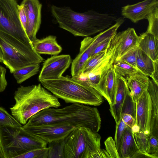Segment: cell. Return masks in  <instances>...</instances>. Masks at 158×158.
Segmentation results:
<instances>
[{"label":"cell","instance_id":"1","mask_svg":"<svg viewBox=\"0 0 158 158\" xmlns=\"http://www.w3.org/2000/svg\"><path fill=\"white\" fill-rule=\"evenodd\" d=\"M51 11L59 27L75 36L86 37L100 32L113 25L117 19L110 14L93 10L79 12L69 7L54 5L51 6Z\"/></svg>","mask_w":158,"mask_h":158},{"label":"cell","instance_id":"2","mask_svg":"<svg viewBox=\"0 0 158 158\" xmlns=\"http://www.w3.org/2000/svg\"><path fill=\"white\" fill-rule=\"evenodd\" d=\"M54 123L69 124L75 127H85L98 132L101 120L96 107L77 103L60 108L45 109L31 117L25 124L37 125Z\"/></svg>","mask_w":158,"mask_h":158},{"label":"cell","instance_id":"3","mask_svg":"<svg viewBox=\"0 0 158 158\" xmlns=\"http://www.w3.org/2000/svg\"><path fill=\"white\" fill-rule=\"evenodd\" d=\"M15 103L10 108L11 115L22 125L37 113L49 108L61 106L58 98L43 87L40 83L21 85L14 94Z\"/></svg>","mask_w":158,"mask_h":158},{"label":"cell","instance_id":"4","mask_svg":"<svg viewBox=\"0 0 158 158\" xmlns=\"http://www.w3.org/2000/svg\"><path fill=\"white\" fill-rule=\"evenodd\" d=\"M40 81L55 96L67 103L98 106L103 101L102 96L94 88L81 85L68 76Z\"/></svg>","mask_w":158,"mask_h":158},{"label":"cell","instance_id":"5","mask_svg":"<svg viewBox=\"0 0 158 158\" xmlns=\"http://www.w3.org/2000/svg\"><path fill=\"white\" fill-rule=\"evenodd\" d=\"M47 144L22 127L0 126V148L4 158H16L28 151L46 147Z\"/></svg>","mask_w":158,"mask_h":158},{"label":"cell","instance_id":"6","mask_svg":"<svg viewBox=\"0 0 158 158\" xmlns=\"http://www.w3.org/2000/svg\"><path fill=\"white\" fill-rule=\"evenodd\" d=\"M2 62L11 73L23 67L44 61L34 50L12 36L0 31Z\"/></svg>","mask_w":158,"mask_h":158},{"label":"cell","instance_id":"7","mask_svg":"<svg viewBox=\"0 0 158 158\" xmlns=\"http://www.w3.org/2000/svg\"><path fill=\"white\" fill-rule=\"evenodd\" d=\"M99 134L85 127L75 128L65 138L64 158H94L100 148Z\"/></svg>","mask_w":158,"mask_h":158},{"label":"cell","instance_id":"8","mask_svg":"<svg viewBox=\"0 0 158 158\" xmlns=\"http://www.w3.org/2000/svg\"><path fill=\"white\" fill-rule=\"evenodd\" d=\"M18 5L17 0H0V31L34 49L20 21Z\"/></svg>","mask_w":158,"mask_h":158},{"label":"cell","instance_id":"9","mask_svg":"<svg viewBox=\"0 0 158 158\" xmlns=\"http://www.w3.org/2000/svg\"><path fill=\"white\" fill-rule=\"evenodd\" d=\"M25 130L48 143L65 139L76 127L68 124L50 123L22 126Z\"/></svg>","mask_w":158,"mask_h":158},{"label":"cell","instance_id":"10","mask_svg":"<svg viewBox=\"0 0 158 158\" xmlns=\"http://www.w3.org/2000/svg\"><path fill=\"white\" fill-rule=\"evenodd\" d=\"M107 39V34L102 31L94 37H86L81 41L79 54L71 62L72 77L77 76L81 72L94 48L100 43Z\"/></svg>","mask_w":158,"mask_h":158},{"label":"cell","instance_id":"11","mask_svg":"<svg viewBox=\"0 0 158 158\" xmlns=\"http://www.w3.org/2000/svg\"><path fill=\"white\" fill-rule=\"evenodd\" d=\"M72 62L69 55H54L48 58L43 64L38 77L39 81L42 79H54L61 77Z\"/></svg>","mask_w":158,"mask_h":158},{"label":"cell","instance_id":"12","mask_svg":"<svg viewBox=\"0 0 158 158\" xmlns=\"http://www.w3.org/2000/svg\"><path fill=\"white\" fill-rule=\"evenodd\" d=\"M21 4L24 6L27 17L25 32L32 42L37 39L36 35L41 24L42 4L39 0H23Z\"/></svg>","mask_w":158,"mask_h":158},{"label":"cell","instance_id":"13","mask_svg":"<svg viewBox=\"0 0 158 158\" xmlns=\"http://www.w3.org/2000/svg\"><path fill=\"white\" fill-rule=\"evenodd\" d=\"M135 125L139 130L150 135L152 109V102L147 90L136 101Z\"/></svg>","mask_w":158,"mask_h":158},{"label":"cell","instance_id":"14","mask_svg":"<svg viewBox=\"0 0 158 158\" xmlns=\"http://www.w3.org/2000/svg\"><path fill=\"white\" fill-rule=\"evenodd\" d=\"M157 6L158 0H144L123 7L121 14L124 18L129 19L135 23L146 19L147 15Z\"/></svg>","mask_w":158,"mask_h":158},{"label":"cell","instance_id":"15","mask_svg":"<svg viewBox=\"0 0 158 158\" xmlns=\"http://www.w3.org/2000/svg\"><path fill=\"white\" fill-rule=\"evenodd\" d=\"M107 100L110 106L114 103L116 91V73L112 67L102 75L96 90Z\"/></svg>","mask_w":158,"mask_h":158},{"label":"cell","instance_id":"16","mask_svg":"<svg viewBox=\"0 0 158 158\" xmlns=\"http://www.w3.org/2000/svg\"><path fill=\"white\" fill-rule=\"evenodd\" d=\"M116 91L114 102L110 106V110L116 124L119 121L122 106L125 98L130 91L126 79L116 73Z\"/></svg>","mask_w":158,"mask_h":158},{"label":"cell","instance_id":"17","mask_svg":"<svg viewBox=\"0 0 158 158\" xmlns=\"http://www.w3.org/2000/svg\"><path fill=\"white\" fill-rule=\"evenodd\" d=\"M117 34L118 40L115 52V60L131 49L138 47L139 38L132 28H128Z\"/></svg>","mask_w":158,"mask_h":158},{"label":"cell","instance_id":"18","mask_svg":"<svg viewBox=\"0 0 158 158\" xmlns=\"http://www.w3.org/2000/svg\"><path fill=\"white\" fill-rule=\"evenodd\" d=\"M125 79L130 94L135 102L147 90L149 79L139 70L133 74L126 76Z\"/></svg>","mask_w":158,"mask_h":158},{"label":"cell","instance_id":"19","mask_svg":"<svg viewBox=\"0 0 158 158\" xmlns=\"http://www.w3.org/2000/svg\"><path fill=\"white\" fill-rule=\"evenodd\" d=\"M143 155L139 151L131 129L127 127L121 141L120 158L143 157Z\"/></svg>","mask_w":158,"mask_h":158},{"label":"cell","instance_id":"20","mask_svg":"<svg viewBox=\"0 0 158 158\" xmlns=\"http://www.w3.org/2000/svg\"><path fill=\"white\" fill-rule=\"evenodd\" d=\"M34 49L38 54L56 55L62 50L56 41V36L50 35L41 39H37L32 42Z\"/></svg>","mask_w":158,"mask_h":158},{"label":"cell","instance_id":"21","mask_svg":"<svg viewBox=\"0 0 158 158\" xmlns=\"http://www.w3.org/2000/svg\"><path fill=\"white\" fill-rule=\"evenodd\" d=\"M139 36L138 48L153 61L158 60V39L146 32Z\"/></svg>","mask_w":158,"mask_h":158},{"label":"cell","instance_id":"22","mask_svg":"<svg viewBox=\"0 0 158 158\" xmlns=\"http://www.w3.org/2000/svg\"><path fill=\"white\" fill-rule=\"evenodd\" d=\"M137 69L148 77L151 75L154 69V61L138 48L136 53Z\"/></svg>","mask_w":158,"mask_h":158},{"label":"cell","instance_id":"23","mask_svg":"<svg viewBox=\"0 0 158 158\" xmlns=\"http://www.w3.org/2000/svg\"><path fill=\"white\" fill-rule=\"evenodd\" d=\"M40 67V64L27 65L15 71L13 75L17 83L20 84L37 74Z\"/></svg>","mask_w":158,"mask_h":158},{"label":"cell","instance_id":"24","mask_svg":"<svg viewBox=\"0 0 158 158\" xmlns=\"http://www.w3.org/2000/svg\"><path fill=\"white\" fill-rule=\"evenodd\" d=\"M147 90L152 102L151 120H158V84L152 79H149Z\"/></svg>","mask_w":158,"mask_h":158},{"label":"cell","instance_id":"25","mask_svg":"<svg viewBox=\"0 0 158 158\" xmlns=\"http://www.w3.org/2000/svg\"><path fill=\"white\" fill-rule=\"evenodd\" d=\"M65 141L63 139L48 143V158H64Z\"/></svg>","mask_w":158,"mask_h":158},{"label":"cell","instance_id":"26","mask_svg":"<svg viewBox=\"0 0 158 158\" xmlns=\"http://www.w3.org/2000/svg\"><path fill=\"white\" fill-rule=\"evenodd\" d=\"M113 67L116 73L123 77L133 74L138 70L136 68L120 60H115Z\"/></svg>","mask_w":158,"mask_h":158},{"label":"cell","instance_id":"27","mask_svg":"<svg viewBox=\"0 0 158 158\" xmlns=\"http://www.w3.org/2000/svg\"><path fill=\"white\" fill-rule=\"evenodd\" d=\"M133 132L139 152L145 155L146 157H151L147 153L149 135L140 130Z\"/></svg>","mask_w":158,"mask_h":158},{"label":"cell","instance_id":"28","mask_svg":"<svg viewBox=\"0 0 158 158\" xmlns=\"http://www.w3.org/2000/svg\"><path fill=\"white\" fill-rule=\"evenodd\" d=\"M148 25L146 32L153 35L158 39V6L146 17Z\"/></svg>","mask_w":158,"mask_h":158},{"label":"cell","instance_id":"29","mask_svg":"<svg viewBox=\"0 0 158 158\" xmlns=\"http://www.w3.org/2000/svg\"><path fill=\"white\" fill-rule=\"evenodd\" d=\"M107 48L90 57L85 63L81 73H88L95 68L105 56Z\"/></svg>","mask_w":158,"mask_h":158},{"label":"cell","instance_id":"30","mask_svg":"<svg viewBox=\"0 0 158 158\" xmlns=\"http://www.w3.org/2000/svg\"><path fill=\"white\" fill-rule=\"evenodd\" d=\"M19 127L22 125L3 107L0 106V126Z\"/></svg>","mask_w":158,"mask_h":158},{"label":"cell","instance_id":"31","mask_svg":"<svg viewBox=\"0 0 158 158\" xmlns=\"http://www.w3.org/2000/svg\"><path fill=\"white\" fill-rule=\"evenodd\" d=\"M136 110L135 102L133 100L129 91L125 98L122 106L121 114L124 113L129 114L135 118Z\"/></svg>","mask_w":158,"mask_h":158},{"label":"cell","instance_id":"32","mask_svg":"<svg viewBox=\"0 0 158 158\" xmlns=\"http://www.w3.org/2000/svg\"><path fill=\"white\" fill-rule=\"evenodd\" d=\"M128 127L121 118L118 123L116 124L114 141L116 148L120 156V148L121 141L125 129Z\"/></svg>","mask_w":158,"mask_h":158},{"label":"cell","instance_id":"33","mask_svg":"<svg viewBox=\"0 0 158 158\" xmlns=\"http://www.w3.org/2000/svg\"><path fill=\"white\" fill-rule=\"evenodd\" d=\"M48 147L32 150L17 156L16 158H48Z\"/></svg>","mask_w":158,"mask_h":158},{"label":"cell","instance_id":"34","mask_svg":"<svg viewBox=\"0 0 158 158\" xmlns=\"http://www.w3.org/2000/svg\"><path fill=\"white\" fill-rule=\"evenodd\" d=\"M147 153L151 158H158V138L153 135H149Z\"/></svg>","mask_w":158,"mask_h":158},{"label":"cell","instance_id":"35","mask_svg":"<svg viewBox=\"0 0 158 158\" xmlns=\"http://www.w3.org/2000/svg\"><path fill=\"white\" fill-rule=\"evenodd\" d=\"M138 48V47H137L131 49L117 60H123L136 68V53Z\"/></svg>","mask_w":158,"mask_h":158},{"label":"cell","instance_id":"36","mask_svg":"<svg viewBox=\"0 0 158 158\" xmlns=\"http://www.w3.org/2000/svg\"><path fill=\"white\" fill-rule=\"evenodd\" d=\"M105 144L106 151L112 158H120L117 151L114 140L111 137H109L106 140Z\"/></svg>","mask_w":158,"mask_h":158},{"label":"cell","instance_id":"37","mask_svg":"<svg viewBox=\"0 0 158 158\" xmlns=\"http://www.w3.org/2000/svg\"><path fill=\"white\" fill-rule=\"evenodd\" d=\"M72 78L75 81L81 85L91 87L89 83L87 74L81 73L77 76L72 77Z\"/></svg>","mask_w":158,"mask_h":158},{"label":"cell","instance_id":"38","mask_svg":"<svg viewBox=\"0 0 158 158\" xmlns=\"http://www.w3.org/2000/svg\"><path fill=\"white\" fill-rule=\"evenodd\" d=\"M18 12L20 21L25 31L27 24V17L24 6L23 4H19Z\"/></svg>","mask_w":158,"mask_h":158},{"label":"cell","instance_id":"39","mask_svg":"<svg viewBox=\"0 0 158 158\" xmlns=\"http://www.w3.org/2000/svg\"><path fill=\"white\" fill-rule=\"evenodd\" d=\"M6 71L5 67L0 65V93L5 90L7 85L6 76Z\"/></svg>","mask_w":158,"mask_h":158},{"label":"cell","instance_id":"40","mask_svg":"<svg viewBox=\"0 0 158 158\" xmlns=\"http://www.w3.org/2000/svg\"><path fill=\"white\" fill-rule=\"evenodd\" d=\"M112 38L107 39L100 43L94 50L90 56L106 50L109 46Z\"/></svg>","mask_w":158,"mask_h":158},{"label":"cell","instance_id":"41","mask_svg":"<svg viewBox=\"0 0 158 158\" xmlns=\"http://www.w3.org/2000/svg\"><path fill=\"white\" fill-rule=\"evenodd\" d=\"M120 118L129 127L132 128L135 125V119L132 115L128 114L120 115Z\"/></svg>","mask_w":158,"mask_h":158},{"label":"cell","instance_id":"42","mask_svg":"<svg viewBox=\"0 0 158 158\" xmlns=\"http://www.w3.org/2000/svg\"><path fill=\"white\" fill-rule=\"evenodd\" d=\"M154 71L150 77L156 83L158 84V60L154 61Z\"/></svg>","mask_w":158,"mask_h":158},{"label":"cell","instance_id":"43","mask_svg":"<svg viewBox=\"0 0 158 158\" xmlns=\"http://www.w3.org/2000/svg\"><path fill=\"white\" fill-rule=\"evenodd\" d=\"M2 52L0 47V62H2Z\"/></svg>","mask_w":158,"mask_h":158},{"label":"cell","instance_id":"44","mask_svg":"<svg viewBox=\"0 0 158 158\" xmlns=\"http://www.w3.org/2000/svg\"><path fill=\"white\" fill-rule=\"evenodd\" d=\"M0 158H4L0 148Z\"/></svg>","mask_w":158,"mask_h":158}]
</instances>
